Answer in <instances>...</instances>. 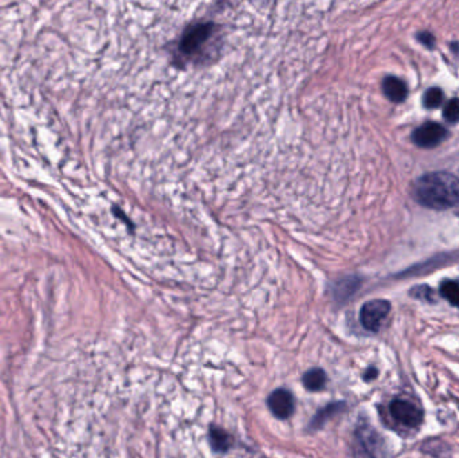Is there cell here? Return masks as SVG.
Segmentation results:
<instances>
[{
	"instance_id": "obj_1",
	"label": "cell",
	"mask_w": 459,
	"mask_h": 458,
	"mask_svg": "<svg viewBox=\"0 0 459 458\" xmlns=\"http://www.w3.org/2000/svg\"><path fill=\"white\" fill-rule=\"evenodd\" d=\"M412 194L425 207L447 210L459 203V179L449 172L425 174L415 181Z\"/></svg>"
},
{
	"instance_id": "obj_2",
	"label": "cell",
	"mask_w": 459,
	"mask_h": 458,
	"mask_svg": "<svg viewBox=\"0 0 459 458\" xmlns=\"http://www.w3.org/2000/svg\"><path fill=\"white\" fill-rule=\"evenodd\" d=\"M356 444L357 458H391L380 434L368 424L357 428Z\"/></svg>"
},
{
	"instance_id": "obj_3",
	"label": "cell",
	"mask_w": 459,
	"mask_h": 458,
	"mask_svg": "<svg viewBox=\"0 0 459 458\" xmlns=\"http://www.w3.org/2000/svg\"><path fill=\"white\" fill-rule=\"evenodd\" d=\"M391 312V304L387 300H372L361 306L360 323L369 332H378Z\"/></svg>"
},
{
	"instance_id": "obj_4",
	"label": "cell",
	"mask_w": 459,
	"mask_h": 458,
	"mask_svg": "<svg viewBox=\"0 0 459 458\" xmlns=\"http://www.w3.org/2000/svg\"><path fill=\"white\" fill-rule=\"evenodd\" d=\"M389 414L398 424L407 428H418L423 422V411L406 399L392 401Z\"/></svg>"
},
{
	"instance_id": "obj_5",
	"label": "cell",
	"mask_w": 459,
	"mask_h": 458,
	"mask_svg": "<svg viewBox=\"0 0 459 458\" xmlns=\"http://www.w3.org/2000/svg\"><path fill=\"white\" fill-rule=\"evenodd\" d=\"M449 132L438 123H426L412 132V141L420 148H434L443 143Z\"/></svg>"
},
{
	"instance_id": "obj_6",
	"label": "cell",
	"mask_w": 459,
	"mask_h": 458,
	"mask_svg": "<svg viewBox=\"0 0 459 458\" xmlns=\"http://www.w3.org/2000/svg\"><path fill=\"white\" fill-rule=\"evenodd\" d=\"M267 406L277 418L286 419L294 411V398L287 390L278 388L270 394L267 399Z\"/></svg>"
},
{
	"instance_id": "obj_7",
	"label": "cell",
	"mask_w": 459,
	"mask_h": 458,
	"mask_svg": "<svg viewBox=\"0 0 459 458\" xmlns=\"http://www.w3.org/2000/svg\"><path fill=\"white\" fill-rule=\"evenodd\" d=\"M382 92L389 101L403 102L407 99V85L398 77L388 76L382 79Z\"/></svg>"
},
{
	"instance_id": "obj_8",
	"label": "cell",
	"mask_w": 459,
	"mask_h": 458,
	"mask_svg": "<svg viewBox=\"0 0 459 458\" xmlns=\"http://www.w3.org/2000/svg\"><path fill=\"white\" fill-rule=\"evenodd\" d=\"M327 383V374L321 368H312L304 375V386L309 391H318Z\"/></svg>"
},
{
	"instance_id": "obj_9",
	"label": "cell",
	"mask_w": 459,
	"mask_h": 458,
	"mask_svg": "<svg viewBox=\"0 0 459 458\" xmlns=\"http://www.w3.org/2000/svg\"><path fill=\"white\" fill-rule=\"evenodd\" d=\"M440 296L447 300L451 306L459 308V282L454 280H445L439 288Z\"/></svg>"
},
{
	"instance_id": "obj_10",
	"label": "cell",
	"mask_w": 459,
	"mask_h": 458,
	"mask_svg": "<svg viewBox=\"0 0 459 458\" xmlns=\"http://www.w3.org/2000/svg\"><path fill=\"white\" fill-rule=\"evenodd\" d=\"M357 288H358V281L356 279H345V280L336 283L334 296L337 300L344 301L356 292Z\"/></svg>"
},
{
	"instance_id": "obj_11",
	"label": "cell",
	"mask_w": 459,
	"mask_h": 458,
	"mask_svg": "<svg viewBox=\"0 0 459 458\" xmlns=\"http://www.w3.org/2000/svg\"><path fill=\"white\" fill-rule=\"evenodd\" d=\"M443 92L439 88H431L423 94V105L427 109H435L443 102Z\"/></svg>"
},
{
	"instance_id": "obj_12",
	"label": "cell",
	"mask_w": 459,
	"mask_h": 458,
	"mask_svg": "<svg viewBox=\"0 0 459 458\" xmlns=\"http://www.w3.org/2000/svg\"><path fill=\"white\" fill-rule=\"evenodd\" d=\"M443 117L451 124L459 123V99H453L446 103L443 109Z\"/></svg>"
},
{
	"instance_id": "obj_13",
	"label": "cell",
	"mask_w": 459,
	"mask_h": 458,
	"mask_svg": "<svg viewBox=\"0 0 459 458\" xmlns=\"http://www.w3.org/2000/svg\"><path fill=\"white\" fill-rule=\"evenodd\" d=\"M411 296L423 301H429V303H434V292L433 289L427 285H420L416 286L411 290Z\"/></svg>"
},
{
	"instance_id": "obj_14",
	"label": "cell",
	"mask_w": 459,
	"mask_h": 458,
	"mask_svg": "<svg viewBox=\"0 0 459 458\" xmlns=\"http://www.w3.org/2000/svg\"><path fill=\"white\" fill-rule=\"evenodd\" d=\"M418 39H419L420 43H423L426 48L433 49L434 43H435V38H434L433 34H430V32H420V34L418 35Z\"/></svg>"
},
{
	"instance_id": "obj_15",
	"label": "cell",
	"mask_w": 459,
	"mask_h": 458,
	"mask_svg": "<svg viewBox=\"0 0 459 458\" xmlns=\"http://www.w3.org/2000/svg\"><path fill=\"white\" fill-rule=\"evenodd\" d=\"M376 377H378V370H376V368H369L364 378H365L367 381H371V379H374V378H376Z\"/></svg>"
}]
</instances>
